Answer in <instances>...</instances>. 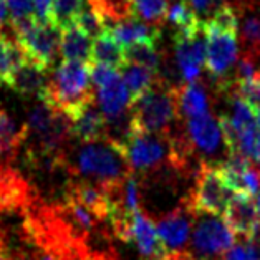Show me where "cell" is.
<instances>
[{
    "label": "cell",
    "instance_id": "25",
    "mask_svg": "<svg viewBox=\"0 0 260 260\" xmlns=\"http://www.w3.org/2000/svg\"><path fill=\"white\" fill-rule=\"evenodd\" d=\"M0 141L7 148L10 157H15L20 146L27 141L25 124L20 128L4 108H0Z\"/></svg>",
    "mask_w": 260,
    "mask_h": 260
},
{
    "label": "cell",
    "instance_id": "22",
    "mask_svg": "<svg viewBox=\"0 0 260 260\" xmlns=\"http://www.w3.org/2000/svg\"><path fill=\"white\" fill-rule=\"evenodd\" d=\"M121 77L126 88L129 91L131 103L143 96L146 91H149L154 86V83L159 80V75L151 72V70L144 68L141 65H135V63H128L121 70Z\"/></svg>",
    "mask_w": 260,
    "mask_h": 260
},
{
    "label": "cell",
    "instance_id": "3",
    "mask_svg": "<svg viewBox=\"0 0 260 260\" xmlns=\"http://www.w3.org/2000/svg\"><path fill=\"white\" fill-rule=\"evenodd\" d=\"M77 173L90 177L91 182L106 187L124 181L133 174V171L118 144L113 139L105 138L101 141L81 146L77 156Z\"/></svg>",
    "mask_w": 260,
    "mask_h": 260
},
{
    "label": "cell",
    "instance_id": "9",
    "mask_svg": "<svg viewBox=\"0 0 260 260\" xmlns=\"http://www.w3.org/2000/svg\"><path fill=\"white\" fill-rule=\"evenodd\" d=\"M222 219L229 225L234 236L242 240H250L260 236V219L253 196L236 192L222 214Z\"/></svg>",
    "mask_w": 260,
    "mask_h": 260
},
{
    "label": "cell",
    "instance_id": "34",
    "mask_svg": "<svg viewBox=\"0 0 260 260\" xmlns=\"http://www.w3.org/2000/svg\"><path fill=\"white\" fill-rule=\"evenodd\" d=\"M191 5L194 7V10L199 14H204V15H211V12L214 14L215 10L219 7H222L224 4H227L225 0H189Z\"/></svg>",
    "mask_w": 260,
    "mask_h": 260
},
{
    "label": "cell",
    "instance_id": "38",
    "mask_svg": "<svg viewBox=\"0 0 260 260\" xmlns=\"http://www.w3.org/2000/svg\"><path fill=\"white\" fill-rule=\"evenodd\" d=\"M253 199H255V207H257V214H258V219H260V191L255 194V198Z\"/></svg>",
    "mask_w": 260,
    "mask_h": 260
},
{
    "label": "cell",
    "instance_id": "11",
    "mask_svg": "<svg viewBox=\"0 0 260 260\" xmlns=\"http://www.w3.org/2000/svg\"><path fill=\"white\" fill-rule=\"evenodd\" d=\"M129 242L136 245L139 252V260H157L164 257L169 250L157 232V227L141 209L131 215L129 220Z\"/></svg>",
    "mask_w": 260,
    "mask_h": 260
},
{
    "label": "cell",
    "instance_id": "7",
    "mask_svg": "<svg viewBox=\"0 0 260 260\" xmlns=\"http://www.w3.org/2000/svg\"><path fill=\"white\" fill-rule=\"evenodd\" d=\"M236 242V236L217 215H196V227L192 232V255L215 257L225 253Z\"/></svg>",
    "mask_w": 260,
    "mask_h": 260
},
{
    "label": "cell",
    "instance_id": "13",
    "mask_svg": "<svg viewBox=\"0 0 260 260\" xmlns=\"http://www.w3.org/2000/svg\"><path fill=\"white\" fill-rule=\"evenodd\" d=\"M94 98L98 101L101 115L106 119V124L119 121L129 111V105H131L129 91L119 73L116 77H113L110 81H106L105 85L98 86L96 96Z\"/></svg>",
    "mask_w": 260,
    "mask_h": 260
},
{
    "label": "cell",
    "instance_id": "31",
    "mask_svg": "<svg viewBox=\"0 0 260 260\" xmlns=\"http://www.w3.org/2000/svg\"><path fill=\"white\" fill-rule=\"evenodd\" d=\"M227 86H231L255 111L260 110V80L257 77L249 80H231Z\"/></svg>",
    "mask_w": 260,
    "mask_h": 260
},
{
    "label": "cell",
    "instance_id": "32",
    "mask_svg": "<svg viewBox=\"0 0 260 260\" xmlns=\"http://www.w3.org/2000/svg\"><path fill=\"white\" fill-rule=\"evenodd\" d=\"M75 23H77L80 28H83L86 34L91 37V39L98 37L101 31L106 28L103 18L100 17V14L91 7L90 4L86 5V9L81 12L80 17L77 18V22H75Z\"/></svg>",
    "mask_w": 260,
    "mask_h": 260
},
{
    "label": "cell",
    "instance_id": "15",
    "mask_svg": "<svg viewBox=\"0 0 260 260\" xmlns=\"http://www.w3.org/2000/svg\"><path fill=\"white\" fill-rule=\"evenodd\" d=\"M110 31L113 37L121 43L124 48L139 45V43H148V45H157L161 37L159 27L149 25L143 20H139L135 15H131L124 20L110 25Z\"/></svg>",
    "mask_w": 260,
    "mask_h": 260
},
{
    "label": "cell",
    "instance_id": "10",
    "mask_svg": "<svg viewBox=\"0 0 260 260\" xmlns=\"http://www.w3.org/2000/svg\"><path fill=\"white\" fill-rule=\"evenodd\" d=\"M196 215L189 211L186 202H181L173 211L157 220V232L169 252H184L189 244L191 222Z\"/></svg>",
    "mask_w": 260,
    "mask_h": 260
},
{
    "label": "cell",
    "instance_id": "21",
    "mask_svg": "<svg viewBox=\"0 0 260 260\" xmlns=\"http://www.w3.org/2000/svg\"><path fill=\"white\" fill-rule=\"evenodd\" d=\"M239 34L244 55L252 58H260V7L239 9Z\"/></svg>",
    "mask_w": 260,
    "mask_h": 260
},
{
    "label": "cell",
    "instance_id": "19",
    "mask_svg": "<svg viewBox=\"0 0 260 260\" xmlns=\"http://www.w3.org/2000/svg\"><path fill=\"white\" fill-rule=\"evenodd\" d=\"M93 39L77 23L61 30L60 55L63 60L91 63Z\"/></svg>",
    "mask_w": 260,
    "mask_h": 260
},
{
    "label": "cell",
    "instance_id": "20",
    "mask_svg": "<svg viewBox=\"0 0 260 260\" xmlns=\"http://www.w3.org/2000/svg\"><path fill=\"white\" fill-rule=\"evenodd\" d=\"M91 63H100L110 68H115L118 72L128 65L126 58V48L119 43L110 28H105L98 37L93 39V52H91Z\"/></svg>",
    "mask_w": 260,
    "mask_h": 260
},
{
    "label": "cell",
    "instance_id": "39",
    "mask_svg": "<svg viewBox=\"0 0 260 260\" xmlns=\"http://www.w3.org/2000/svg\"><path fill=\"white\" fill-rule=\"evenodd\" d=\"M255 121H257V128H258V131H260V110L255 111Z\"/></svg>",
    "mask_w": 260,
    "mask_h": 260
},
{
    "label": "cell",
    "instance_id": "12",
    "mask_svg": "<svg viewBox=\"0 0 260 260\" xmlns=\"http://www.w3.org/2000/svg\"><path fill=\"white\" fill-rule=\"evenodd\" d=\"M184 138H186V141L192 148V151L198 149L202 154L217 153L220 144L224 143L219 118H215L209 111L187 119Z\"/></svg>",
    "mask_w": 260,
    "mask_h": 260
},
{
    "label": "cell",
    "instance_id": "26",
    "mask_svg": "<svg viewBox=\"0 0 260 260\" xmlns=\"http://www.w3.org/2000/svg\"><path fill=\"white\" fill-rule=\"evenodd\" d=\"M166 20L176 25L177 31H194L202 25L198 12L194 10L189 0H179L177 4H174L168 12Z\"/></svg>",
    "mask_w": 260,
    "mask_h": 260
},
{
    "label": "cell",
    "instance_id": "40",
    "mask_svg": "<svg viewBox=\"0 0 260 260\" xmlns=\"http://www.w3.org/2000/svg\"><path fill=\"white\" fill-rule=\"evenodd\" d=\"M255 77H257V78L260 80V70H257V73H255Z\"/></svg>",
    "mask_w": 260,
    "mask_h": 260
},
{
    "label": "cell",
    "instance_id": "18",
    "mask_svg": "<svg viewBox=\"0 0 260 260\" xmlns=\"http://www.w3.org/2000/svg\"><path fill=\"white\" fill-rule=\"evenodd\" d=\"M176 103L177 115L181 118H194L207 111L209 108V93L204 83L191 81L181 86H176Z\"/></svg>",
    "mask_w": 260,
    "mask_h": 260
},
{
    "label": "cell",
    "instance_id": "27",
    "mask_svg": "<svg viewBox=\"0 0 260 260\" xmlns=\"http://www.w3.org/2000/svg\"><path fill=\"white\" fill-rule=\"evenodd\" d=\"M88 0H53L52 22L63 30L77 22L80 14L86 9Z\"/></svg>",
    "mask_w": 260,
    "mask_h": 260
},
{
    "label": "cell",
    "instance_id": "5",
    "mask_svg": "<svg viewBox=\"0 0 260 260\" xmlns=\"http://www.w3.org/2000/svg\"><path fill=\"white\" fill-rule=\"evenodd\" d=\"M232 196L234 192L227 187L217 164L202 161L196 173L194 186L184 202L194 215L222 217Z\"/></svg>",
    "mask_w": 260,
    "mask_h": 260
},
{
    "label": "cell",
    "instance_id": "33",
    "mask_svg": "<svg viewBox=\"0 0 260 260\" xmlns=\"http://www.w3.org/2000/svg\"><path fill=\"white\" fill-rule=\"evenodd\" d=\"M257 73L255 68V58H252L249 55H242L237 60V67H236V77L232 80H249L253 78Z\"/></svg>",
    "mask_w": 260,
    "mask_h": 260
},
{
    "label": "cell",
    "instance_id": "4",
    "mask_svg": "<svg viewBox=\"0 0 260 260\" xmlns=\"http://www.w3.org/2000/svg\"><path fill=\"white\" fill-rule=\"evenodd\" d=\"M15 42L18 43L27 58L34 60L48 72L60 55L61 28L53 22H39L34 17L10 20Z\"/></svg>",
    "mask_w": 260,
    "mask_h": 260
},
{
    "label": "cell",
    "instance_id": "1",
    "mask_svg": "<svg viewBox=\"0 0 260 260\" xmlns=\"http://www.w3.org/2000/svg\"><path fill=\"white\" fill-rule=\"evenodd\" d=\"M40 101L61 111L70 121L78 116L88 105L96 101L91 83L90 63L61 60L48 78Z\"/></svg>",
    "mask_w": 260,
    "mask_h": 260
},
{
    "label": "cell",
    "instance_id": "24",
    "mask_svg": "<svg viewBox=\"0 0 260 260\" xmlns=\"http://www.w3.org/2000/svg\"><path fill=\"white\" fill-rule=\"evenodd\" d=\"M25 60L27 55L15 40H9L7 37L0 39V86L7 85L12 72Z\"/></svg>",
    "mask_w": 260,
    "mask_h": 260
},
{
    "label": "cell",
    "instance_id": "23",
    "mask_svg": "<svg viewBox=\"0 0 260 260\" xmlns=\"http://www.w3.org/2000/svg\"><path fill=\"white\" fill-rule=\"evenodd\" d=\"M131 15L154 27H161L168 18L169 0H128Z\"/></svg>",
    "mask_w": 260,
    "mask_h": 260
},
{
    "label": "cell",
    "instance_id": "16",
    "mask_svg": "<svg viewBox=\"0 0 260 260\" xmlns=\"http://www.w3.org/2000/svg\"><path fill=\"white\" fill-rule=\"evenodd\" d=\"M67 192L72 194L73 198H77L100 222L110 219L111 202L105 187H101L100 184L90 181H72Z\"/></svg>",
    "mask_w": 260,
    "mask_h": 260
},
{
    "label": "cell",
    "instance_id": "17",
    "mask_svg": "<svg viewBox=\"0 0 260 260\" xmlns=\"http://www.w3.org/2000/svg\"><path fill=\"white\" fill-rule=\"evenodd\" d=\"M72 136L81 144L96 143L106 138V119L94 103L88 105L78 116L72 119Z\"/></svg>",
    "mask_w": 260,
    "mask_h": 260
},
{
    "label": "cell",
    "instance_id": "37",
    "mask_svg": "<svg viewBox=\"0 0 260 260\" xmlns=\"http://www.w3.org/2000/svg\"><path fill=\"white\" fill-rule=\"evenodd\" d=\"M4 156H7V157H10V154H9V151H7V148H5V146H4V143L2 141H0V159H2V157ZM10 159H12V157H10Z\"/></svg>",
    "mask_w": 260,
    "mask_h": 260
},
{
    "label": "cell",
    "instance_id": "2",
    "mask_svg": "<svg viewBox=\"0 0 260 260\" xmlns=\"http://www.w3.org/2000/svg\"><path fill=\"white\" fill-rule=\"evenodd\" d=\"M176 119H179L176 86L161 77L149 91L129 105V131L168 135Z\"/></svg>",
    "mask_w": 260,
    "mask_h": 260
},
{
    "label": "cell",
    "instance_id": "35",
    "mask_svg": "<svg viewBox=\"0 0 260 260\" xmlns=\"http://www.w3.org/2000/svg\"><path fill=\"white\" fill-rule=\"evenodd\" d=\"M9 18V10H7V5H5V0H0V28L2 25L5 23V20Z\"/></svg>",
    "mask_w": 260,
    "mask_h": 260
},
{
    "label": "cell",
    "instance_id": "30",
    "mask_svg": "<svg viewBox=\"0 0 260 260\" xmlns=\"http://www.w3.org/2000/svg\"><path fill=\"white\" fill-rule=\"evenodd\" d=\"M237 151L240 154H244L247 159L260 164V131L257 124L239 133Z\"/></svg>",
    "mask_w": 260,
    "mask_h": 260
},
{
    "label": "cell",
    "instance_id": "36",
    "mask_svg": "<svg viewBox=\"0 0 260 260\" xmlns=\"http://www.w3.org/2000/svg\"><path fill=\"white\" fill-rule=\"evenodd\" d=\"M0 260H14L10 253L7 252V249L2 245V242H0Z\"/></svg>",
    "mask_w": 260,
    "mask_h": 260
},
{
    "label": "cell",
    "instance_id": "14",
    "mask_svg": "<svg viewBox=\"0 0 260 260\" xmlns=\"http://www.w3.org/2000/svg\"><path fill=\"white\" fill-rule=\"evenodd\" d=\"M50 72L39 63L27 58L12 72L7 86L23 96H40L48 83Z\"/></svg>",
    "mask_w": 260,
    "mask_h": 260
},
{
    "label": "cell",
    "instance_id": "6",
    "mask_svg": "<svg viewBox=\"0 0 260 260\" xmlns=\"http://www.w3.org/2000/svg\"><path fill=\"white\" fill-rule=\"evenodd\" d=\"M206 31V70L215 80L224 81L239 55V34L232 30L214 27L202 20Z\"/></svg>",
    "mask_w": 260,
    "mask_h": 260
},
{
    "label": "cell",
    "instance_id": "29",
    "mask_svg": "<svg viewBox=\"0 0 260 260\" xmlns=\"http://www.w3.org/2000/svg\"><path fill=\"white\" fill-rule=\"evenodd\" d=\"M126 58H128V63L141 65L154 73L159 72L162 63L157 45H148V43H139V45L128 47L126 48Z\"/></svg>",
    "mask_w": 260,
    "mask_h": 260
},
{
    "label": "cell",
    "instance_id": "8",
    "mask_svg": "<svg viewBox=\"0 0 260 260\" xmlns=\"http://www.w3.org/2000/svg\"><path fill=\"white\" fill-rule=\"evenodd\" d=\"M174 56L181 77L186 83L198 81L202 67L206 65V31L201 25L194 31H176Z\"/></svg>",
    "mask_w": 260,
    "mask_h": 260
},
{
    "label": "cell",
    "instance_id": "28",
    "mask_svg": "<svg viewBox=\"0 0 260 260\" xmlns=\"http://www.w3.org/2000/svg\"><path fill=\"white\" fill-rule=\"evenodd\" d=\"M88 4L98 12L106 27L131 17L128 0H88Z\"/></svg>",
    "mask_w": 260,
    "mask_h": 260
}]
</instances>
